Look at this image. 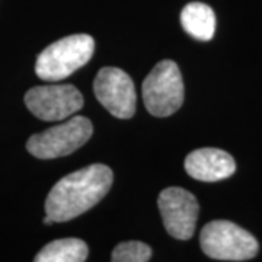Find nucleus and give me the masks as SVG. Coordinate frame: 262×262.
Wrapping results in <instances>:
<instances>
[{
	"label": "nucleus",
	"instance_id": "obj_13",
	"mask_svg": "<svg viewBox=\"0 0 262 262\" xmlns=\"http://www.w3.org/2000/svg\"><path fill=\"white\" fill-rule=\"evenodd\" d=\"M44 223H46V225H51V223H54V222L51 220V217L46 215V219H44Z\"/></svg>",
	"mask_w": 262,
	"mask_h": 262
},
{
	"label": "nucleus",
	"instance_id": "obj_4",
	"mask_svg": "<svg viewBox=\"0 0 262 262\" xmlns=\"http://www.w3.org/2000/svg\"><path fill=\"white\" fill-rule=\"evenodd\" d=\"M143 101L151 115L169 117L184 103V82L178 64L163 60L143 82Z\"/></svg>",
	"mask_w": 262,
	"mask_h": 262
},
{
	"label": "nucleus",
	"instance_id": "obj_3",
	"mask_svg": "<svg viewBox=\"0 0 262 262\" xmlns=\"http://www.w3.org/2000/svg\"><path fill=\"white\" fill-rule=\"evenodd\" d=\"M200 244L207 256L219 261H248L259 249L252 234L227 220H214L204 226Z\"/></svg>",
	"mask_w": 262,
	"mask_h": 262
},
{
	"label": "nucleus",
	"instance_id": "obj_12",
	"mask_svg": "<svg viewBox=\"0 0 262 262\" xmlns=\"http://www.w3.org/2000/svg\"><path fill=\"white\" fill-rule=\"evenodd\" d=\"M151 256V249L149 245L130 241L117 245L113 251L111 259L114 262H146Z\"/></svg>",
	"mask_w": 262,
	"mask_h": 262
},
{
	"label": "nucleus",
	"instance_id": "obj_2",
	"mask_svg": "<svg viewBox=\"0 0 262 262\" xmlns=\"http://www.w3.org/2000/svg\"><path fill=\"white\" fill-rule=\"evenodd\" d=\"M95 41L91 35L76 34L50 44L37 58L35 73L47 82L63 80L83 67L94 56Z\"/></svg>",
	"mask_w": 262,
	"mask_h": 262
},
{
	"label": "nucleus",
	"instance_id": "obj_11",
	"mask_svg": "<svg viewBox=\"0 0 262 262\" xmlns=\"http://www.w3.org/2000/svg\"><path fill=\"white\" fill-rule=\"evenodd\" d=\"M88 245L82 239L67 237L46 245L35 256L37 262H83L88 259Z\"/></svg>",
	"mask_w": 262,
	"mask_h": 262
},
{
	"label": "nucleus",
	"instance_id": "obj_8",
	"mask_svg": "<svg viewBox=\"0 0 262 262\" xmlns=\"http://www.w3.org/2000/svg\"><path fill=\"white\" fill-rule=\"evenodd\" d=\"M163 226L172 237L188 241L195 232L200 206L196 198L184 188L163 189L158 198Z\"/></svg>",
	"mask_w": 262,
	"mask_h": 262
},
{
	"label": "nucleus",
	"instance_id": "obj_1",
	"mask_svg": "<svg viewBox=\"0 0 262 262\" xmlns=\"http://www.w3.org/2000/svg\"><path fill=\"white\" fill-rule=\"evenodd\" d=\"M113 170L94 163L60 179L46 200V214L53 222H70L95 207L113 185Z\"/></svg>",
	"mask_w": 262,
	"mask_h": 262
},
{
	"label": "nucleus",
	"instance_id": "obj_10",
	"mask_svg": "<svg viewBox=\"0 0 262 262\" xmlns=\"http://www.w3.org/2000/svg\"><path fill=\"white\" fill-rule=\"evenodd\" d=\"M181 25L192 38L210 41L215 31L214 12L206 3L192 2L181 12Z\"/></svg>",
	"mask_w": 262,
	"mask_h": 262
},
{
	"label": "nucleus",
	"instance_id": "obj_6",
	"mask_svg": "<svg viewBox=\"0 0 262 262\" xmlns=\"http://www.w3.org/2000/svg\"><path fill=\"white\" fill-rule=\"evenodd\" d=\"M25 105L42 121H61L83 106V96L73 84L35 86L25 95Z\"/></svg>",
	"mask_w": 262,
	"mask_h": 262
},
{
	"label": "nucleus",
	"instance_id": "obj_9",
	"mask_svg": "<svg viewBox=\"0 0 262 262\" xmlns=\"http://www.w3.org/2000/svg\"><path fill=\"white\" fill-rule=\"evenodd\" d=\"M185 170L191 178L196 181L217 182L232 177L236 170V163L225 150L206 147L196 149L188 155Z\"/></svg>",
	"mask_w": 262,
	"mask_h": 262
},
{
	"label": "nucleus",
	"instance_id": "obj_7",
	"mask_svg": "<svg viewBox=\"0 0 262 262\" xmlns=\"http://www.w3.org/2000/svg\"><path fill=\"white\" fill-rule=\"evenodd\" d=\"M96 99L115 118L127 120L136 113V88L131 77L117 67H103L94 82Z\"/></svg>",
	"mask_w": 262,
	"mask_h": 262
},
{
	"label": "nucleus",
	"instance_id": "obj_5",
	"mask_svg": "<svg viewBox=\"0 0 262 262\" xmlns=\"http://www.w3.org/2000/svg\"><path fill=\"white\" fill-rule=\"evenodd\" d=\"M92 122L86 117L76 115L69 121L31 136L27 149L38 159H57L80 149L92 137Z\"/></svg>",
	"mask_w": 262,
	"mask_h": 262
}]
</instances>
